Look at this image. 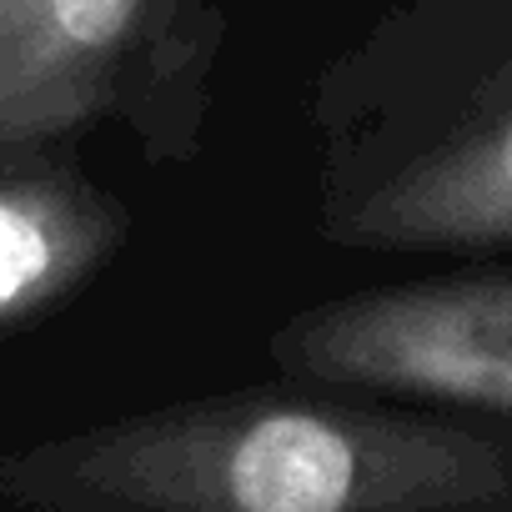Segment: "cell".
<instances>
[{"mask_svg": "<svg viewBox=\"0 0 512 512\" xmlns=\"http://www.w3.org/2000/svg\"><path fill=\"white\" fill-rule=\"evenodd\" d=\"M41 512H512V422L332 397L327 382L196 397L0 457Z\"/></svg>", "mask_w": 512, "mask_h": 512, "instance_id": "cell-1", "label": "cell"}, {"mask_svg": "<svg viewBox=\"0 0 512 512\" xmlns=\"http://www.w3.org/2000/svg\"><path fill=\"white\" fill-rule=\"evenodd\" d=\"M272 357L297 382L512 422V267L317 302L272 337Z\"/></svg>", "mask_w": 512, "mask_h": 512, "instance_id": "cell-2", "label": "cell"}, {"mask_svg": "<svg viewBox=\"0 0 512 512\" xmlns=\"http://www.w3.org/2000/svg\"><path fill=\"white\" fill-rule=\"evenodd\" d=\"M171 16L176 0H0V151L116 116Z\"/></svg>", "mask_w": 512, "mask_h": 512, "instance_id": "cell-3", "label": "cell"}, {"mask_svg": "<svg viewBox=\"0 0 512 512\" xmlns=\"http://www.w3.org/2000/svg\"><path fill=\"white\" fill-rule=\"evenodd\" d=\"M332 236L377 251L512 246V86L397 161L332 221Z\"/></svg>", "mask_w": 512, "mask_h": 512, "instance_id": "cell-4", "label": "cell"}, {"mask_svg": "<svg viewBox=\"0 0 512 512\" xmlns=\"http://www.w3.org/2000/svg\"><path fill=\"white\" fill-rule=\"evenodd\" d=\"M126 241V206L66 161L0 166V332L76 297Z\"/></svg>", "mask_w": 512, "mask_h": 512, "instance_id": "cell-5", "label": "cell"}]
</instances>
